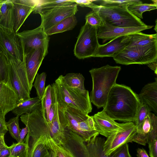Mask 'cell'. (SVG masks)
<instances>
[{"label":"cell","instance_id":"6da1fadb","mask_svg":"<svg viewBox=\"0 0 157 157\" xmlns=\"http://www.w3.org/2000/svg\"><path fill=\"white\" fill-rule=\"evenodd\" d=\"M141 103L138 95L130 87L116 83L109 92L103 110L115 121L134 122Z\"/></svg>","mask_w":157,"mask_h":157},{"label":"cell","instance_id":"7a4b0ae2","mask_svg":"<svg viewBox=\"0 0 157 157\" xmlns=\"http://www.w3.org/2000/svg\"><path fill=\"white\" fill-rule=\"evenodd\" d=\"M120 66L107 64L89 71L92 81V89L90 96V101L98 109L105 106L110 91L116 83L121 70Z\"/></svg>","mask_w":157,"mask_h":157},{"label":"cell","instance_id":"3957f363","mask_svg":"<svg viewBox=\"0 0 157 157\" xmlns=\"http://www.w3.org/2000/svg\"><path fill=\"white\" fill-rule=\"evenodd\" d=\"M59 118L63 129L67 128L88 142L99 134L96 130L93 116L69 105L58 107Z\"/></svg>","mask_w":157,"mask_h":157},{"label":"cell","instance_id":"277c9868","mask_svg":"<svg viewBox=\"0 0 157 157\" xmlns=\"http://www.w3.org/2000/svg\"><path fill=\"white\" fill-rule=\"evenodd\" d=\"M58 107L67 105L77 109L88 114L92 109L89 91L83 92L65 85L59 76L54 82Z\"/></svg>","mask_w":157,"mask_h":157},{"label":"cell","instance_id":"5b68a950","mask_svg":"<svg viewBox=\"0 0 157 157\" xmlns=\"http://www.w3.org/2000/svg\"><path fill=\"white\" fill-rule=\"evenodd\" d=\"M128 6H107L98 5L94 10L97 11L103 22L115 27H141L147 25L132 14Z\"/></svg>","mask_w":157,"mask_h":157},{"label":"cell","instance_id":"8992f818","mask_svg":"<svg viewBox=\"0 0 157 157\" xmlns=\"http://www.w3.org/2000/svg\"><path fill=\"white\" fill-rule=\"evenodd\" d=\"M113 57L121 64H147L157 60V41L144 46H127Z\"/></svg>","mask_w":157,"mask_h":157},{"label":"cell","instance_id":"52a82bcc","mask_svg":"<svg viewBox=\"0 0 157 157\" xmlns=\"http://www.w3.org/2000/svg\"><path fill=\"white\" fill-rule=\"evenodd\" d=\"M2 53L7 59L9 80L18 95L17 103L30 99L31 90L24 59L22 62H20L9 55Z\"/></svg>","mask_w":157,"mask_h":157},{"label":"cell","instance_id":"ba28073f","mask_svg":"<svg viewBox=\"0 0 157 157\" xmlns=\"http://www.w3.org/2000/svg\"><path fill=\"white\" fill-rule=\"evenodd\" d=\"M98 28L87 22L81 27L75 46V56L78 59L94 57L99 45L97 36Z\"/></svg>","mask_w":157,"mask_h":157},{"label":"cell","instance_id":"9c48e42d","mask_svg":"<svg viewBox=\"0 0 157 157\" xmlns=\"http://www.w3.org/2000/svg\"><path fill=\"white\" fill-rule=\"evenodd\" d=\"M20 119L28 128V132L24 140L27 146L30 143L41 136H45L48 138L51 137L48 123L43 117L41 110L23 114Z\"/></svg>","mask_w":157,"mask_h":157},{"label":"cell","instance_id":"30bf717a","mask_svg":"<svg viewBox=\"0 0 157 157\" xmlns=\"http://www.w3.org/2000/svg\"><path fill=\"white\" fill-rule=\"evenodd\" d=\"M16 34L21 40L25 55L49 44V37L40 25L34 29L17 32Z\"/></svg>","mask_w":157,"mask_h":157},{"label":"cell","instance_id":"8fae6325","mask_svg":"<svg viewBox=\"0 0 157 157\" xmlns=\"http://www.w3.org/2000/svg\"><path fill=\"white\" fill-rule=\"evenodd\" d=\"M77 6L75 3L37 12L41 17L40 25L45 32L64 19L75 15L78 10Z\"/></svg>","mask_w":157,"mask_h":157},{"label":"cell","instance_id":"7c38bea8","mask_svg":"<svg viewBox=\"0 0 157 157\" xmlns=\"http://www.w3.org/2000/svg\"><path fill=\"white\" fill-rule=\"evenodd\" d=\"M136 133V126L134 123L130 122L124 130L113 134L107 138L104 146V153L107 155H110L125 144L132 142Z\"/></svg>","mask_w":157,"mask_h":157},{"label":"cell","instance_id":"4fadbf2b","mask_svg":"<svg viewBox=\"0 0 157 157\" xmlns=\"http://www.w3.org/2000/svg\"><path fill=\"white\" fill-rule=\"evenodd\" d=\"M48 44L24 54L25 71L31 91L33 83L43 60L48 53Z\"/></svg>","mask_w":157,"mask_h":157},{"label":"cell","instance_id":"5bb4252c","mask_svg":"<svg viewBox=\"0 0 157 157\" xmlns=\"http://www.w3.org/2000/svg\"><path fill=\"white\" fill-rule=\"evenodd\" d=\"M96 130L99 134L107 138L111 135L124 130L130 122L119 123L102 110L92 116Z\"/></svg>","mask_w":157,"mask_h":157},{"label":"cell","instance_id":"9a60e30c","mask_svg":"<svg viewBox=\"0 0 157 157\" xmlns=\"http://www.w3.org/2000/svg\"><path fill=\"white\" fill-rule=\"evenodd\" d=\"M0 52L22 62L24 54L21 41L14 32L8 34L0 29Z\"/></svg>","mask_w":157,"mask_h":157},{"label":"cell","instance_id":"2e32d148","mask_svg":"<svg viewBox=\"0 0 157 157\" xmlns=\"http://www.w3.org/2000/svg\"><path fill=\"white\" fill-rule=\"evenodd\" d=\"M13 5L14 31L17 33L37 6L39 0H11Z\"/></svg>","mask_w":157,"mask_h":157},{"label":"cell","instance_id":"e0dca14e","mask_svg":"<svg viewBox=\"0 0 157 157\" xmlns=\"http://www.w3.org/2000/svg\"><path fill=\"white\" fill-rule=\"evenodd\" d=\"M153 26L147 25L141 27H115L103 22V25L98 28V39L102 40V43L114 38L123 36L151 28Z\"/></svg>","mask_w":157,"mask_h":157},{"label":"cell","instance_id":"ac0fdd59","mask_svg":"<svg viewBox=\"0 0 157 157\" xmlns=\"http://www.w3.org/2000/svg\"><path fill=\"white\" fill-rule=\"evenodd\" d=\"M18 99L17 93L9 79L0 81V116L5 118L14 108Z\"/></svg>","mask_w":157,"mask_h":157},{"label":"cell","instance_id":"d6986e66","mask_svg":"<svg viewBox=\"0 0 157 157\" xmlns=\"http://www.w3.org/2000/svg\"><path fill=\"white\" fill-rule=\"evenodd\" d=\"M157 138V117L150 113L146 117L140 129L137 132L132 142L145 146L149 141Z\"/></svg>","mask_w":157,"mask_h":157},{"label":"cell","instance_id":"ffe728a7","mask_svg":"<svg viewBox=\"0 0 157 157\" xmlns=\"http://www.w3.org/2000/svg\"><path fill=\"white\" fill-rule=\"evenodd\" d=\"M130 42V35L114 38L105 44H99L94 57H113L128 46Z\"/></svg>","mask_w":157,"mask_h":157},{"label":"cell","instance_id":"44dd1931","mask_svg":"<svg viewBox=\"0 0 157 157\" xmlns=\"http://www.w3.org/2000/svg\"><path fill=\"white\" fill-rule=\"evenodd\" d=\"M63 144L75 157H87L86 144L78 135L67 128L64 129Z\"/></svg>","mask_w":157,"mask_h":157},{"label":"cell","instance_id":"7402d4cb","mask_svg":"<svg viewBox=\"0 0 157 157\" xmlns=\"http://www.w3.org/2000/svg\"><path fill=\"white\" fill-rule=\"evenodd\" d=\"M0 29L6 33L14 32L13 5L11 0H3L0 9Z\"/></svg>","mask_w":157,"mask_h":157},{"label":"cell","instance_id":"603a6c76","mask_svg":"<svg viewBox=\"0 0 157 157\" xmlns=\"http://www.w3.org/2000/svg\"><path fill=\"white\" fill-rule=\"evenodd\" d=\"M141 102L146 105L151 111L157 114V78L145 85L138 95Z\"/></svg>","mask_w":157,"mask_h":157},{"label":"cell","instance_id":"cb8c5ba5","mask_svg":"<svg viewBox=\"0 0 157 157\" xmlns=\"http://www.w3.org/2000/svg\"><path fill=\"white\" fill-rule=\"evenodd\" d=\"M55 110L54 117L52 123L48 124L51 137L53 141L57 144L63 143L64 139V129L60 122L59 112L58 103L56 95L54 93Z\"/></svg>","mask_w":157,"mask_h":157},{"label":"cell","instance_id":"d4e9b609","mask_svg":"<svg viewBox=\"0 0 157 157\" xmlns=\"http://www.w3.org/2000/svg\"><path fill=\"white\" fill-rule=\"evenodd\" d=\"M104 138L97 136L92 138L86 144L87 157H114L120 148L110 155H107L104 152Z\"/></svg>","mask_w":157,"mask_h":157},{"label":"cell","instance_id":"484cf974","mask_svg":"<svg viewBox=\"0 0 157 157\" xmlns=\"http://www.w3.org/2000/svg\"><path fill=\"white\" fill-rule=\"evenodd\" d=\"M41 109V99L36 97L17 103L11 111L16 116L19 117Z\"/></svg>","mask_w":157,"mask_h":157},{"label":"cell","instance_id":"4316f807","mask_svg":"<svg viewBox=\"0 0 157 157\" xmlns=\"http://www.w3.org/2000/svg\"><path fill=\"white\" fill-rule=\"evenodd\" d=\"M48 137L41 136L28 145L27 157H43L49 151Z\"/></svg>","mask_w":157,"mask_h":157},{"label":"cell","instance_id":"83f0119b","mask_svg":"<svg viewBox=\"0 0 157 157\" xmlns=\"http://www.w3.org/2000/svg\"><path fill=\"white\" fill-rule=\"evenodd\" d=\"M77 21L75 15L67 17L45 32L48 36L72 29L77 25Z\"/></svg>","mask_w":157,"mask_h":157},{"label":"cell","instance_id":"f1b7e54d","mask_svg":"<svg viewBox=\"0 0 157 157\" xmlns=\"http://www.w3.org/2000/svg\"><path fill=\"white\" fill-rule=\"evenodd\" d=\"M59 77L62 82L70 88L77 89L83 92L87 91L84 85L85 78L80 73H71L65 76L61 75Z\"/></svg>","mask_w":157,"mask_h":157},{"label":"cell","instance_id":"f546056e","mask_svg":"<svg viewBox=\"0 0 157 157\" xmlns=\"http://www.w3.org/2000/svg\"><path fill=\"white\" fill-rule=\"evenodd\" d=\"M55 102L53 89L51 85H48L41 99V111L44 118L48 122L49 112Z\"/></svg>","mask_w":157,"mask_h":157},{"label":"cell","instance_id":"4dcf8cb0","mask_svg":"<svg viewBox=\"0 0 157 157\" xmlns=\"http://www.w3.org/2000/svg\"><path fill=\"white\" fill-rule=\"evenodd\" d=\"M131 42L128 46H144L157 41V33L147 34L141 32L130 35Z\"/></svg>","mask_w":157,"mask_h":157},{"label":"cell","instance_id":"1f68e13d","mask_svg":"<svg viewBox=\"0 0 157 157\" xmlns=\"http://www.w3.org/2000/svg\"><path fill=\"white\" fill-rule=\"evenodd\" d=\"M75 3L74 0H39L37 6L33 13H36L39 11H45L56 8Z\"/></svg>","mask_w":157,"mask_h":157},{"label":"cell","instance_id":"d6a6232c","mask_svg":"<svg viewBox=\"0 0 157 157\" xmlns=\"http://www.w3.org/2000/svg\"><path fill=\"white\" fill-rule=\"evenodd\" d=\"M153 3H141L130 5L127 7L128 10L135 16L140 19H143V13L147 11L157 9V1H152Z\"/></svg>","mask_w":157,"mask_h":157},{"label":"cell","instance_id":"836d02e7","mask_svg":"<svg viewBox=\"0 0 157 157\" xmlns=\"http://www.w3.org/2000/svg\"><path fill=\"white\" fill-rule=\"evenodd\" d=\"M47 144L48 148L55 151L59 157H75L63 144L56 143L51 137L48 139Z\"/></svg>","mask_w":157,"mask_h":157},{"label":"cell","instance_id":"e575fe53","mask_svg":"<svg viewBox=\"0 0 157 157\" xmlns=\"http://www.w3.org/2000/svg\"><path fill=\"white\" fill-rule=\"evenodd\" d=\"M46 78V74L44 72L40 74L37 73L33 84V86L35 88L36 90L37 97L40 99L42 98L45 90Z\"/></svg>","mask_w":157,"mask_h":157},{"label":"cell","instance_id":"d590c367","mask_svg":"<svg viewBox=\"0 0 157 157\" xmlns=\"http://www.w3.org/2000/svg\"><path fill=\"white\" fill-rule=\"evenodd\" d=\"M9 147L11 157H27L28 147L24 141L20 143H13Z\"/></svg>","mask_w":157,"mask_h":157},{"label":"cell","instance_id":"8d00e7d4","mask_svg":"<svg viewBox=\"0 0 157 157\" xmlns=\"http://www.w3.org/2000/svg\"><path fill=\"white\" fill-rule=\"evenodd\" d=\"M19 117L16 116L13 117L6 122V125L8 130L11 136L18 142L19 140V135L21 129L19 124Z\"/></svg>","mask_w":157,"mask_h":157},{"label":"cell","instance_id":"74e56055","mask_svg":"<svg viewBox=\"0 0 157 157\" xmlns=\"http://www.w3.org/2000/svg\"><path fill=\"white\" fill-rule=\"evenodd\" d=\"M151 111L146 105L141 102L137 113L136 120L134 122L136 126L137 132L140 129L146 117L151 113Z\"/></svg>","mask_w":157,"mask_h":157},{"label":"cell","instance_id":"f35d334b","mask_svg":"<svg viewBox=\"0 0 157 157\" xmlns=\"http://www.w3.org/2000/svg\"><path fill=\"white\" fill-rule=\"evenodd\" d=\"M86 22L91 26H95L98 28L103 24V22L98 12L92 10L85 16Z\"/></svg>","mask_w":157,"mask_h":157},{"label":"cell","instance_id":"ab89813d","mask_svg":"<svg viewBox=\"0 0 157 157\" xmlns=\"http://www.w3.org/2000/svg\"><path fill=\"white\" fill-rule=\"evenodd\" d=\"M102 2L101 5L107 6H128L130 5L134 4L141 3L143 2L139 0H104Z\"/></svg>","mask_w":157,"mask_h":157},{"label":"cell","instance_id":"60d3db41","mask_svg":"<svg viewBox=\"0 0 157 157\" xmlns=\"http://www.w3.org/2000/svg\"><path fill=\"white\" fill-rule=\"evenodd\" d=\"M8 79L7 59L4 54L0 52V81Z\"/></svg>","mask_w":157,"mask_h":157},{"label":"cell","instance_id":"b9f144b4","mask_svg":"<svg viewBox=\"0 0 157 157\" xmlns=\"http://www.w3.org/2000/svg\"><path fill=\"white\" fill-rule=\"evenodd\" d=\"M74 1L77 6L78 5L82 7H89L91 8L92 10L96 9L98 6V5L93 2L95 1L94 0H77Z\"/></svg>","mask_w":157,"mask_h":157},{"label":"cell","instance_id":"7bdbcfd3","mask_svg":"<svg viewBox=\"0 0 157 157\" xmlns=\"http://www.w3.org/2000/svg\"><path fill=\"white\" fill-rule=\"evenodd\" d=\"M147 144L150 157H157V138L151 140Z\"/></svg>","mask_w":157,"mask_h":157},{"label":"cell","instance_id":"ee69618b","mask_svg":"<svg viewBox=\"0 0 157 157\" xmlns=\"http://www.w3.org/2000/svg\"><path fill=\"white\" fill-rule=\"evenodd\" d=\"M114 157H132L129 153L128 144H126L121 147Z\"/></svg>","mask_w":157,"mask_h":157},{"label":"cell","instance_id":"f6af8a7d","mask_svg":"<svg viewBox=\"0 0 157 157\" xmlns=\"http://www.w3.org/2000/svg\"><path fill=\"white\" fill-rule=\"evenodd\" d=\"M7 131L5 118L0 116V134L5 135Z\"/></svg>","mask_w":157,"mask_h":157},{"label":"cell","instance_id":"bcb514c9","mask_svg":"<svg viewBox=\"0 0 157 157\" xmlns=\"http://www.w3.org/2000/svg\"><path fill=\"white\" fill-rule=\"evenodd\" d=\"M29 130L28 127H25L21 129L20 135H19V140L18 143H20L23 142Z\"/></svg>","mask_w":157,"mask_h":157},{"label":"cell","instance_id":"7dc6e473","mask_svg":"<svg viewBox=\"0 0 157 157\" xmlns=\"http://www.w3.org/2000/svg\"><path fill=\"white\" fill-rule=\"evenodd\" d=\"M0 157H11L9 147L6 144L1 152Z\"/></svg>","mask_w":157,"mask_h":157},{"label":"cell","instance_id":"c3c4849f","mask_svg":"<svg viewBox=\"0 0 157 157\" xmlns=\"http://www.w3.org/2000/svg\"><path fill=\"white\" fill-rule=\"evenodd\" d=\"M137 157H149L146 150L144 148H138L137 149Z\"/></svg>","mask_w":157,"mask_h":157},{"label":"cell","instance_id":"681fc988","mask_svg":"<svg viewBox=\"0 0 157 157\" xmlns=\"http://www.w3.org/2000/svg\"><path fill=\"white\" fill-rule=\"evenodd\" d=\"M157 60L151 62L147 64L148 66L157 75Z\"/></svg>","mask_w":157,"mask_h":157},{"label":"cell","instance_id":"f907efd6","mask_svg":"<svg viewBox=\"0 0 157 157\" xmlns=\"http://www.w3.org/2000/svg\"><path fill=\"white\" fill-rule=\"evenodd\" d=\"M4 136L0 134V148L3 147L6 144L4 140Z\"/></svg>","mask_w":157,"mask_h":157},{"label":"cell","instance_id":"816d5d0a","mask_svg":"<svg viewBox=\"0 0 157 157\" xmlns=\"http://www.w3.org/2000/svg\"><path fill=\"white\" fill-rule=\"evenodd\" d=\"M48 149L50 157H59L55 151L49 148Z\"/></svg>","mask_w":157,"mask_h":157},{"label":"cell","instance_id":"f5cc1de1","mask_svg":"<svg viewBox=\"0 0 157 157\" xmlns=\"http://www.w3.org/2000/svg\"><path fill=\"white\" fill-rule=\"evenodd\" d=\"M43 157H50V155L49 151Z\"/></svg>","mask_w":157,"mask_h":157},{"label":"cell","instance_id":"db71d44e","mask_svg":"<svg viewBox=\"0 0 157 157\" xmlns=\"http://www.w3.org/2000/svg\"><path fill=\"white\" fill-rule=\"evenodd\" d=\"M3 0H0V9Z\"/></svg>","mask_w":157,"mask_h":157},{"label":"cell","instance_id":"11a10c76","mask_svg":"<svg viewBox=\"0 0 157 157\" xmlns=\"http://www.w3.org/2000/svg\"><path fill=\"white\" fill-rule=\"evenodd\" d=\"M155 22H156V25H155V30L156 32H157V31H156V30H157V26H156L157 24H156V21H155Z\"/></svg>","mask_w":157,"mask_h":157},{"label":"cell","instance_id":"9f6ffc18","mask_svg":"<svg viewBox=\"0 0 157 157\" xmlns=\"http://www.w3.org/2000/svg\"><path fill=\"white\" fill-rule=\"evenodd\" d=\"M3 147H2L0 148V155L1 152V151H2V148H3Z\"/></svg>","mask_w":157,"mask_h":157}]
</instances>
